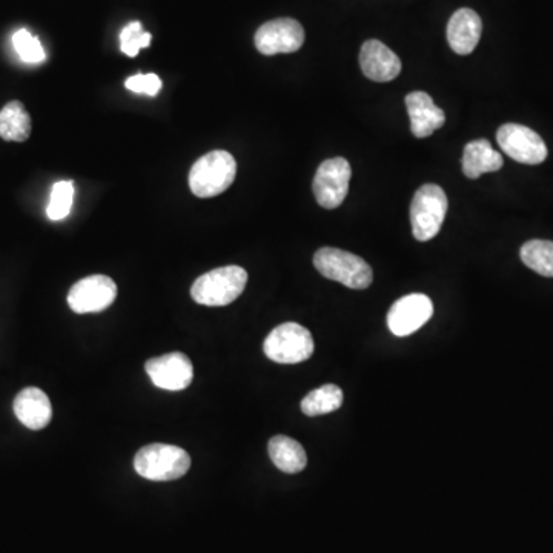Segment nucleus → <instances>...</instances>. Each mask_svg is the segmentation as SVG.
<instances>
[{
	"label": "nucleus",
	"instance_id": "17",
	"mask_svg": "<svg viewBox=\"0 0 553 553\" xmlns=\"http://www.w3.org/2000/svg\"><path fill=\"white\" fill-rule=\"evenodd\" d=\"M463 173L467 179H480L483 174L497 173L503 168V156L486 139H477L464 146Z\"/></svg>",
	"mask_w": 553,
	"mask_h": 553
},
{
	"label": "nucleus",
	"instance_id": "6",
	"mask_svg": "<svg viewBox=\"0 0 553 553\" xmlns=\"http://www.w3.org/2000/svg\"><path fill=\"white\" fill-rule=\"evenodd\" d=\"M263 351L269 360L280 365H295L314 354V338L299 323H283L269 332L263 343Z\"/></svg>",
	"mask_w": 553,
	"mask_h": 553
},
{
	"label": "nucleus",
	"instance_id": "20",
	"mask_svg": "<svg viewBox=\"0 0 553 553\" xmlns=\"http://www.w3.org/2000/svg\"><path fill=\"white\" fill-rule=\"evenodd\" d=\"M343 391L337 385H325L309 392L302 401L303 414L320 417L342 408Z\"/></svg>",
	"mask_w": 553,
	"mask_h": 553
},
{
	"label": "nucleus",
	"instance_id": "16",
	"mask_svg": "<svg viewBox=\"0 0 553 553\" xmlns=\"http://www.w3.org/2000/svg\"><path fill=\"white\" fill-rule=\"evenodd\" d=\"M13 408L17 420L31 431L47 428L53 418L50 398L39 388H27L20 391L14 400Z\"/></svg>",
	"mask_w": 553,
	"mask_h": 553
},
{
	"label": "nucleus",
	"instance_id": "15",
	"mask_svg": "<svg viewBox=\"0 0 553 553\" xmlns=\"http://www.w3.org/2000/svg\"><path fill=\"white\" fill-rule=\"evenodd\" d=\"M483 33L480 16L471 8H460L452 14L448 24V42L460 56H467L477 48Z\"/></svg>",
	"mask_w": 553,
	"mask_h": 553
},
{
	"label": "nucleus",
	"instance_id": "25",
	"mask_svg": "<svg viewBox=\"0 0 553 553\" xmlns=\"http://www.w3.org/2000/svg\"><path fill=\"white\" fill-rule=\"evenodd\" d=\"M125 87L133 93L154 97L162 90V80L157 74H137L126 79Z\"/></svg>",
	"mask_w": 553,
	"mask_h": 553
},
{
	"label": "nucleus",
	"instance_id": "13",
	"mask_svg": "<svg viewBox=\"0 0 553 553\" xmlns=\"http://www.w3.org/2000/svg\"><path fill=\"white\" fill-rule=\"evenodd\" d=\"M360 67L363 74L374 82H391L401 73V60L380 40L371 39L361 47Z\"/></svg>",
	"mask_w": 553,
	"mask_h": 553
},
{
	"label": "nucleus",
	"instance_id": "7",
	"mask_svg": "<svg viewBox=\"0 0 553 553\" xmlns=\"http://www.w3.org/2000/svg\"><path fill=\"white\" fill-rule=\"evenodd\" d=\"M352 169L343 157L325 160L315 173L312 191L318 205L325 209H335L345 202L348 196Z\"/></svg>",
	"mask_w": 553,
	"mask_h": 553
},
{
	"label": "nucleus",
	"instance_id": "24",
	"mask_svg": "<svg viewBox=\"0 0 553 553\" xmlns=\"http://www.w3.org/2000/svg\"><path fill=\"white\" fill-rule=\"evenodd\" d=\"M13 45L16 48L20 59L27 63L44 62L45 54L44 47L40 44V40L34 37L28 30H19L14 33Z\"/></svg>",
	"mask_w": 553,
	"mask_h": 553
},
{
	"label": "nucleus",
	"instance_id": "19",
	"mask_svg": "<svg viewBox=\"0 0 553 553\" xmlns=\"http://www.w3.org/2000/svg\"><path fill=\"white\" fill-rule=\"evenodd\" d=\"M31 136V117L19 100L7 103L0 111V137L7 142H25Z\"/></svg>",
	"mask_w": 553,
	"mask_h": 553
},
{
	"label": "nucleus",
	"instance_id": "4",
	"mask_svg": "<svg viewBox=\"0 0 553 553\" xmlns=\"http://www.w3.org/2000/svg\"><path fill=\"white\" fill-rule=\"evenodd\" d=\"M314 266L326 279L358 291L369 288L374 280L371 266L358 255L343 249H318L314 255Z\"/></svg>",
	"mask_w": 553,
	"mask_h": 553
},
{
	"label": "nucleus",
	"instance_id": "12",
	"mask_svg": "<svg viewBox=\"0 0 553 553\" xmlns=\"http://www.w3.org/2000/svg\"><path fill=\"white\" fill-rule=\"evenodd\" d=\"M434 315V305L428 295L409 294L392 305L388 314V326L392 334L406 337L423 328Z\"/></svg>",
	"mask_w": 553,
	"mask_h": 553
},
{
	"label": "nucleus",
	"instance_id": "5",
	"mask_svg": "<svg viewBox=\"0 0 553 553\" xmlns=\"http://www.w3.org/2000/svg\"><path fill=\"white\" fill-rule=\"evenodd\" d=\"M448 196L434 183L421 186L411 203L412 234L418 242H429L440 232L448 212Z\"/></svg>",
	"mask_w": 553,
	"mask_h": 553
},
{
	"label": "nucleus",
	"instance_id": "8",
	"mask_svg": "<svg viewBox=\"0 0 553 553\" xmlns=\"http://www.w3.org/2000/svg\"><path fill=\"white\" fill-rule=\"evenodd\" d=\"M497 142L506 156L524 165H540L547 159V146L540 134L518 123H506L497 133Z\"/></svg>",
	"mask_w": 553,
	"mask_h": 553
},
{
	"label": "nucleus",
	"instance_id": "22",
	"mask_svg": "<svg viewBox=\"0 0 553 553\" xmlns=\"http://www.w3.org/2000/svg\"><path fill=\"white\" fill-rule=\"evenodd\" d=\"M74 202V182L63 180L57 182L51 191L50 203H48L47 216L53 222L67 219L70 216L71 208Z\"/></svg>",
	"mask_w": 553,
	"mask_h": 553
},
{
	"label": "nucleus",
	"instance_id": "3",
	"mask_svg": "<svg viewBox=\"0 0 553 553\" xmlns=\"http://www.w3.org/2000/svg\"><path fill=\"white\" fill-rule=\"evenodd\" d=\"M191 467L188 452L173 444H148L137 452L134 469L150 481H174L186 475Z\"/></svg>",
	"mask_w": 553,
	"mask_h": 553
},
{
	"label": "nucleus",
	"instance_id": "2",
	"mask_svg": "<svg viewBox=\"0 0 553 553\" xmlns=\"http://www.w3.org/2000/svg\"><path fill=\"white\" fill-rule=\"evenodd\" d=\"M248 272L240 266L212 269L194 282L191 297L203 306H228L245 291Z\"/></svg>",
	"mask_w": 553,
	"mask_h": 553
},
{
	"label": "nucleus",
	"instance_id": "14",
	"mask_svg": "<svg viewBox=\"0 0 553 553\" xmlns=\"http://www.w3.org/2000/svg\"><path fill=\"white\" fill-rule=\"evenodd\" d=\"M406 108L411 119V131L417 139H426L440 130L446 122L443 110L435 105L429 94L414 91L406 96Z\"/></svg>",
	"mask_w": 553,
	"mask_h": 553
},
{
	"label": "nucleus",
	"instance_id": "23",
	"mask_svg": "<svg viewBox=\"0 0 553 553\" xmlns=\"http://www.w3.org/2000/svg\"><path fill=\"white\" fill-rule=\"evenodd\" d=\"M151 40H153L151 33L143 30L142 24L134 20L120 33V50L128 57H136L142 48L150 47Z\"/></svg>",
	"mask_w": 553,
	"mask_h": 553
},
{
	"label": "nucleus",
	"instance_id": "1",
	"mask_svg": "<svg viewBox=\"0 0 553 553\" xmlns=\"http://www.w3.org/2000/svg\"><path fill=\"white\" fill-rule=\"evenodd\" d=\"M237 162L228 151L216 150L200 157L189 171V188L200 199L220 196L234 183Z\"/></svg>",
	"mask_w": 553,
	"mask_h": 553
},
{
	"label": "nucleus",
	"instance_id": "10",
	"mask_svg": "<svg viewBox=\"0 0 553 553\" xmlns=\"http://www.w3.org/2000/svg\"><path fill=\"white\" fill-rule=\"evenodd\" d=\"M117 297V286L106 275H90L79 280L68 294V305L76 314L102 312L113 305Z\"/></svg>",
	"mask_w": 553,
	"mask_h": 553
},
{
	"label": "nucleus",
	"instance_id": "9",
	"mask_svg": "<svg viewBox=\"0 0 553 553\" xmlns=\"http://www.w3.org/2000/svg\"><path fill=\"white\" fill-rule=\"evenodd\" d=\"M254 42L255 48L265 56L295 53L305 44V30L289 17L269 20L257 30Z\"/></svg>",
	"mask_w": 553,
	"mask_h": 553
},
{
	"label": "nucleus",
	"instance_id": "18",
	"mask_svg": "<svg viewBox=\"0 0 553 553\" xmlns=\"http://www.w3.org/2000/svg\"><path fill=\"white\" fill-rule=\"evenodd\" d=\"M268 452L275 467L285 474H299L308 464V455L302 444L285 435L271 438Z\"/></svg>",
	"mask_w": 553,
	"mask_h": 553
},
{
	"label": "nucleus",
	"instance_id": "11",
	"mask_svg": "<svg viewBox=\"0 0 553 553\" xmlns=\"http://www.w3.org/2000/svg\"><path fill=\"white\" fill-rule=\"evenodd\" d=\"M145 369L154 386L163 391H183L193 383V363L182 352L151 358L146 361Z\"/></svg>",
	"mask_w": 553,
	"mask_h": 553
},
{
	"label": "nucleus",
	"instance_id": "21",
	"mask_svg": "<svg viewBox=\"0 0 553 553\" xmlns=\"http://www.w3.org/2000/svg\"><path fill=\"white\" fill-rule=\"evenodd\" d=\"M520 255L527 268L543 277H553V242L530 240L524 243Z\"/></svg>",
	"mask_w": 553,
	"mask_h": 553
}]
</instances>
